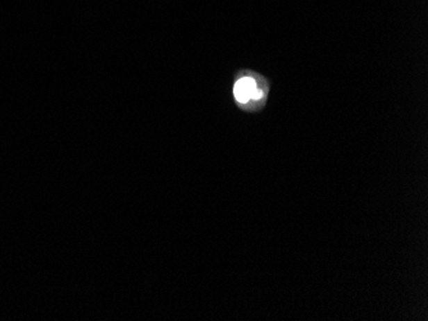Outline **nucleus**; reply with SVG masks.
<instances>
[{"instance_id":"f257e3e1","label":"nucleus","mask_w":428,"mask_h":321,"mask_svg":"<svg viewBox=\"0 0 428 321\" xmlns=\"http://www.w3.org/2000/svg\"><path fill=\"white\" fill-rule=\"evenodd\" d=\"M235 99L241 104H247L252 99H259L262 96V91L258 89L256 80L252 77L240 78L233 87Z\"/></svg>"}]
</instances>
